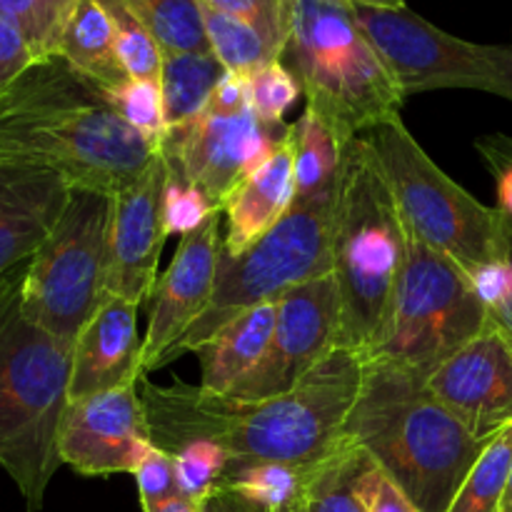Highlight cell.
I'll use <instances>...</instances> for the list:
<instances>
[{
	"label": "cell",
	"mask_w": 512,
	"mask_h": 512,
	"mask_svg": "<svg viewBox=\"0 0 512 512\" xmlns=\"http://www.w3.org/2000/svg\"><path fill=\"white\" fill-rule=\"evenodd\" d=\"M360 383V355L338 348L298 388L258 403H240L180 380L155 385L140 378L138 390L150 438L165 453L210 440L230 455V463L313 465L340 445Z\"/></svg>",
	"instance_id": "obj_1"
},
{
	"label": "cell",
	"mask_w": 512,
	"mask_h": 512,
	"mask_svg": "<svg viewBox=\"0 0 512 512\" xmlns=\"http://www.w3.org/2000/svg\"><path fill=\"white\" fill-rule=\"evenodd\" d=\"M158 148L63 58L35 63L0 95V163L50 168L73 188L115 195Z\"/></svg>",
	"instance_id": "obj_2"
},
{
	"label": "cell",
	"mask_w": 512,
	"mask_h": 512,
	"mask_svg": "<svg viewBox=\"0 0 512 512\" xmlns=\"http://www.w3.org/2000/svg\"><path fill=\"white\" fill-rule=\"evenodd\" d=\"M420 512H445L490 440H478L433 393L428 378L363 363V383L343 425Z\"/></svg>",
	"instance_id": "obj_3"
},
{
	"label": "cell",
	"mask_w": 512,
	"mask_h": 512,
	"mask_svg": "<svg viewBox=\"0 0 512 512\" xmlns=\"http://www.w3.org/2000/svg\"><path fill=\"white\" fill-rule=\"evenodd\" d=\"M405 225L383 168L363 135L340 155L333 208V280L338 288V348L363 355L388 320L405 265Z\"/></svg>",
	"instance_id": "obj_4"
},
{
	"label": "cell",
	"mask_w": 512,
	"mask_h": 512,
	"mask_svg": "<svg viewBox=\"0 0 512 512\" xmlns=\"http://www.w3.org/2000/svg\"><path fill=\"white\" fill-rule=\"evenodd\" d=\"M280 60L298 78L305 110L343 145L398 118L405 103L348 0H290V33Z\"/></svg>",
	"instance_id": "obj_5"
},
{
	"label": "cell",
	"mask_w": 512,
	"mask_h": 512,
	"mask_svg": "<svg viewBox=\"0 0 512 512\" xmlns=\"http://www.w3.org/2000/svg\"><path fill=\"white\" fill-rule=\"evenodd\" d=\"M70 373L73 345L30 323L15 300L0 318V465L28 512L43 508L45 490L63 465L58 438Z\"/></svg>",
	"instance_id": "obj_6"
},
{
	"label": "cell",
	"mask_w": 512,
	"mask_h": 512,
	"mask_svg": "<svg viewBox=\"0 0 512 512\" xmlns=\"http://www.w3.org/2000/svg\"><path fill=\"white\" fill-rule=\"evenodd\" d=\"M390 185L405 228L473 275L503 260L500 210L478 203L433 163L403 118L380 123L363 135Z\"/></svg>",
	"instance_id": "obj_7"
},
{
	"label": "cell",
	"mask_w": 512,
	"mask_h": 512,
	"mask_svg": "<svg viewBox=\"0 0 512 512\" xmlns=\"http://www.w3.org/2000/svg\"><path fill=\"white\" fill-rule=\"evenodd\" d=\"M405 233V265L393 305L363 363L395 365L430 378L445 358L488 325V308L458 263L408 228Z\"/></svg>",
	"instance_id": "obj_8"
},
{
	"label": "cell",
	"mask_w": 512,
	"mask_h": 512,
	"mask_svg": "<svg viewBox=\"0 0 512 512\" xmlns=\"http://www.w3.org/2000/svg\"><path fill=\"white\" fill-rule=\"evenodd\" d=\"M333 208L335 200L313 205L293 203L280 223L243 253H220L208 308L165 355L163 365L173 363L183 353H195L245 310L275 303L295 285L333 275Z\"/></svg>",
	"instance_id": "obj_9"
},
{
	"label": "cell",
	"mask_w": 512,
	"mask_h": 512,
	"mask_svg": "<svg viewBox=\"0 0 512 512\" xmlns=\"http://www.w3.org/2000/svg\"><path fill=\"white\" fill-rule=\"evenodd\" d=\"M113 195L70 190L63 215L28 260L20 313L63 343H75L108 295Z\"/></svg>",
	"instance_id": "obj_10"
},
{
	"label": "cell",
	"mask_w": 512,
	"mask_h": 512,
	"mask_svg": "<svg viewBox=\"0 0 512 512\" xmlns=\"http://www.w3.org/2000/svg\"><path fill=\"white\" fill-rule=\"evenodd\" d=\"M353 10L405 98L425 90L468 88L512 103V48L455 38L408 5L398 10L353 5Z\"/></svg>",
	"instance_id": "obj_11"
},
{
	"label": "cell",
	"mask_w": 512,
	"mask_h": 512,
	"mask_svg": "<svg viewBox=\"0 0 512 512\" xmlns=\"http://www.w3.org/2000/svg\"><path fill=\"white\" fill-rule=\"evenodd\" d=\"M288 125H268L245 108L240 113L205 110L193 123L168 128L160 155L168 175L185 180L225 213L238 190L270 160Z\"/></svg>",
	"instance_id": "obj_12"
},
{
	"label": "cell",
	"mask_w": 512,
	"mask_h": 512,
	"mask_svg": "<svg viewBox=\"0 0 512 512\" xmlns=\"http://www.w3.org/2000/svg\"><path fill=\"white\" fill-rule=\"evenodd\" d=\"M338 328L340 303L333 275L290 288L278 300L273 338L263 360L225 398L258 403L295 390L338 350Z\"/></svg>",
	"instance_id": "obj_13"
},
{
	"label": "cell",
	"mask_w": 512,
	"mask_h": 512,
	"mask_svg": "<svg viewBox=\"0 0 512 512\" xmlns=\"http://www.w3.org/2000/svg\"><path fill=\"white\" fill-rule=\"evenodd\" d=\"M153 448L138 385L70 400L63 415L58 453L85 478L138 470Z\"/></svg>",
	"instance_id": "obj_14"
},
{
	"label": "cell",
	"mask_w": 512,
	"mask_h": 512,
	"mask_svg": "<svg viewBox=\"0 0 512 512\" xmlns=\"http://www.w3.org/2000/svg\"><path fill=\"white\" fill-rule=\"evenodd\" d=\"M428 390L475 435L493 440L512 423V345L488 318L430 373Z\"/></svg>",
	"instance_id": "obj_15"
},
{
	"label": "cell",
	"mask_w": 512,
	"mask_h": 512,
	"mask_svg": "<svg viewBox=\"0 0 512 512\" xmlns=\"http://www.w3.org/2000/svg\"><path fill=\"white\" fill-rule=\"evenodd\" d=\"M168 165L160 150L148 168L113 195L108 240V295L140 305L153 298L165 233Z\"/></svg>",
	"instance_id": "obj_16"
},
{
	"label": "cell",
	"mask_w": 512,
	"mask_h": 512,
	"mask_svg": "<svg viewBox=\"0 0 512 512\" xmlns=\"http://www.w3.org/2000/svg\"><path fill=\"white\" fill-rule=\"evenodd\" d=\"M220 253V213H213L200 228L180 238L175 258L153 290V310L143 338V375L163 365L165 355L208 308Z\"/></svg>",
	"instance_id": "obj_17"
},
{
	"label": "cell",
	"mask_w": 512,
	"mask_h": 512,
	"mask_svg": "<svg viewBox=\"0 0 512 512\" xmlns=\"http://www.w3.org/2000/svg\"><path fill=\"white\" fill-rule=\"evenodd\" d=\"M140 378L145 375L138 305L120 295H105L73 343L70 400L138 385Z\"/></svg>",
	"instance_id": "obj_18"
},
{
	"label": "cell",
	"mask_w": 512,
	"mask_h": 512,
	"mask_svg": "<svg viewBox=\"0 0 512 512\" xmlns=\"http://www.w3.org/2000/svg\"><path fill=\"white\" fill-rule=\"evenodd\" d=\"M70 190L50 168L0 163V273L33 258L63 215Z\"/></svg>",
	"instance_id": "obj_19"
},
{
	"label": "cell",
	"mask_w": 512,
	"mask_h": 512,
	"mask_svg": "<svg viewBox=\"0 0 512 512\" xmlns=\"http://www.w3.org/2000/svg\"><path fill=\"white\" fill-rule=\"evenodd\" d=\"M295 200V170H293V135L290 125L285 138L273 150L268 163L238 190L225 208L228 233L223 238V253L238 255L263 238L273 225L280 223Z\"/></svg>",
	"instance_id": "obj_20"
},
{
	"label": "cell",
	"mask_w": 512,
	"mask_h": 512,
	"mask_svg": "<svg viewBox=\"0 0 512 512\" xmlns=\"http://www.w3.org/2000/svg\"><path fill=\"white\" fill-rule=\"evenodd\" d=\"M275 303L255 305L205 340L195 353L200 360V388L215 395H228L243 383L263 360L275 328Z\"/></svg>",
	"instance_id": "obj_21"
},
{
	"label": "cell",
	"mask_w": 512,
	"mask_h": 512,
	"mask_svg": "<svg viewBox=\"0 0 512 512\" xmlns=\"http://www.w3.org/2000/svg\"><path fill=\"white\" fill-rule=\"evenodd\" d=\"M58 58L73 65L103 93H110L128 80L115 50L113 20L100 0H80L65 28Z\"/></svg>",
	"instance_id": "obj_22"
},
{
	"label": "cell",
	"mask_w": 512,
	"mask_h": 512,
	"mask_svg": "<svg viewBox=\"0 0 512 512\" xmlns=\"http://www.w3.org/2000/svg\"><path fill=\"white\" fill-rule=\"evenodd\" d=\"M293 170H295V200L298 205L330 203L335 200L340 173V155L343 143L305 110L293 125Z\"/></svg>",
	"instance_id": "obj_23"
},
{
	"label": "cell",
	"mask_w": 512,
	"mask_h": 512,
	"mask_svg": "<svg viewBox=\"0 0 512 512\" xmlns=\"http://www.w3.org/2000/svg\"><path fill=\"white\" fill-rule=\"evenodd\" d=\"M225 73L228 70L213 53L163 55L160 90H163L165 125L180 128L200 118Z\"/></svg>",
	"instance_id": "obj_24"
},
{
	"label": "cell",
	"mask_w": 512,
	"mask_h": 512,
	"mask_svg": "<svg viewBox=\"0 0 512 512\" xmlns=\"http://www.w3.org/2000/svg\"><path fill=\"white\" fill-rule=\"evenodd\" d=\"M153 35L163 55L210 53L203 5L198 0H120Z\"/></svg>",
	"instance_id": "obj_25"
},
{
	"label": "cell",
	"mask_w": 512,
	"mask_h": 512,
	"mask_svg": "<svg viewBox=\"0 0 512 512\" xmlns=\"http://www.w3.org/2000/svg\"><path fill=\"white\" fill-rule=\"evenodd\" d=\"M358 445L340 438V445L313 470L303 503L308 512H365L358 495V478L368 465Z\"/></svg>",
	"instance_id": "obj_26"
},
{
	"label": "cell",
	"mask_w": 512,
	"mask_h": 512,
	"mask_svg": "<svg viewBox=\"0 0 512 512\" xmlns=\"http://www.w3.org/2000/svg\"><path fill=\"white\" fill-rule=\"evenodd\" d=\"M315 465H295V463H230L225 470L220 485L245 495V498L263 503L268 508L280 510L290 503L303 500L305 488L313 478Z\"/></svg>",
	"instance_id": "obj_27"
},
{
	"label": "cell",
	"mask_w": 512,
	"mask_h": 512,
	"mask_svg": "<svg viewBox=\"0 0 512 512\" xmlns=\"http://www.w3.org/2000/svg\"><path fill=\"white\" fill-rule=\"evenodd\" d=\"M512 470V423L500 430L455 493L445 512H498Z\"/></svg>",
	"instance_id": "obj_28"
},
{
	"label": "cell",
	"mask_w": 512,
	"mask_h": 512,
	"mask_svg": "<svg viewBox=\"0 0 512 512\" xmlns=\"http://www.w3.org/2000/svg\"><path fill=\"white\" fill-rule=\"evenodd\" d=\"M203 18L205 30H208L210 53L220 60V65L228 73L248 78L255 70L280 60L268 40L260 35V30H255L245 20L210 8H203Z\"/></svg>",
	"instance_id": "obj_29"
},
{
	"label": "cell",
	"mask_w": 512,
	"mask_h": 512,
	"mask_svg": "<svg viewBox=\"0 0 512 512\" xmlns=\"http://www.w3.org/2000/svg\"><path fill=\"white\" fill-rule=\"evenodd\" d=\"M80 0H0V15L13 20L28 40L35 60L58 58L65 28Z\"/></svg>",
	"instance_id": "obj_30"
},
{
	"label": "cell",
	"mask_w": 512,
	"mask_h": 512,
	"mask_svg": "<svg viewBox=\"0 0 512 512\" xmlns=\"http://www.w3.org/2000/svg\"><path fill=\"white\" fill-rule=\"evenodd\" d=\"M100 3L105 5L110 20H113L115 50H118V58L128 78L160 83V75H163V50L155 43L153 35L143 28V23L120 0H100Z\"/></svg>",
	"instance_id": "obj_31"
},
{
	"label": "cell",
	"mask_w": 512,
	"mask_h": 512,
	"mask_svg": "<svg viewBox=\"0 0 512 512\" xmlns=\"http://www.w3.org/2000/svg\"><path fill=\"white\" fill-rule=\"evenodd\" d=\"M110 108L120 115L123 123L143 133L153 143L160 145L163 135L168 133L165 125V108H163V90L155 80H138L128 78L123 85L105 93Z\"/></svg>",
	"instance_id": "obj_32"
},
{
	"label": "cell",
	"mask_w": 512,
	"mask_h": 512,
	"mask_svg": "<svg viewBox=\"0 0 512 512\" xmlns=\"http://www.w3.org/2000/svg\"><path fill=\"white\" fill-rule=\"evenodd\" d=\"M173 463L180 493L195 503H203L223 480L230 465V455L218 443L195 440L173 453Z\"/></svg>",
	"instance_id": "obj_33"
},
{
	"label": "cell",
	"mask_w": 512,
	"mask_h": 512,
	"mask_svg": "<svg viewBox=\"0 0 512 512\" xmlns=\"http://www.w3.org/2000/svg\"><path fill=\"white\" fill-rule=\"evenodd\" d=\"M248 85L250 108L268 125H283L285 113L303 95L298 78L283 60H275L265 68L255 70L253 75H248Z\"/></svg>",
	"instance_id": "obj_34"
},
{
	"label": "cell",
	"mask_w": 512,
	"mask_h": 512,
	"mask_svg": "<svg viewBox=\"0 0 512 512\" xmlns=\"http://www.w3.org/2000/svg\"><path fill=\"white\" fill-rule=\"evenodd\" d=\"M198 3L250 23L260 30L278 58H283L290 33V0H198Z\"/></svg>",
	"instance_id": "obj_35"
},
{
	"label": "cell",
	"mask_w": 512,
	"mask_h": 512,
	"mask_svg": "<svg viewBox=\"0 0 512 512\" xmlns=\"http://www.w3.org/2000/svg\"><path fill=\"white\" fill-rule=\"evenodd\" d=\"M213 213V205H210V200L205 198L198 188H193V185L185 183V180L168 175L163 203L165 233L180 235V238H183V235L200 228Z\"/></svg>",
	"instance_id": "obj_36"
},
{
	"label": "cell",
	"mask_w": 512,
	"mask_h": 512,
	"mask_svg": "<svg viewBox=\"0 0 512 512\" xmlns=\"http://www.w3.org/2000/svg\"><path fill=\"white\" fill-rule=\"evenodd\" d=\"M358 495L365 512H420L413 500L388 478L373 460L363 468L358 478Z\"/></svg>",
	"instance_id": "obj_37"
},
{
	"label": "cell",
	"mask_w": 512,
	"mask_h": 512,
	"mask_svg": "<svg viewBox=\"0 0 512 512\" xmlns=\"http://www.w3.org/2000/svg\"><path fill=\"white\" fill-rule=\"evenodd\" d=\"M135 483H138L140 505L160 503V500L170 498V495L180 493L178 480H175V463L173 455L165 453L160 448H150L143 463L135 470Z\"/></svg>",
	"instance_id": "obj_38"
},
{
	"label": "cell",
	"mask_w": 512,
	"mask_h": 512,
	"mask_svg": "<svg viewBox=\"0 0 512 512\" xmlns=\"http://www.w3.org/2000/svg\"><path fill=\"white\" fill-rule=\"evenodd\" d=\"M38 63L18 25L0 15V95L8 93Z\"/></svg>",
	"instance_id": "obj_39"
},
{
	"label": "cell",
	"mask_w": 512,
	"mask_h": 512,
	"mask_svg": "<svg viewBox=\"0 0 512 512\" xmlns=\"http://www.w3.org/2000/svg\"><path fill=\"white\" fill-rule=\"evenodd\" d=\"M480 155L493 170L495 183H498V210L512 218V138L508 135H488L478 143Z\"/></svg>",
	"instance_id": "obj_40"
},
{
	"label": "cell",
	"mask_w": 512,
	"mask_h": 512,
	"mask_svg": "<svg viewBox=\"0 0 512 512\" xmlns=\"http://www.w3.org/2000/svg\"><path fill=\"white\" fill-rule=\"evenodd\" d=\"M470 283H473L475 293H478V298L483 300V305L488 310H493L495 305L503 303V298L508 295L510 288V270L505 258L475 270V273L470 275Z\"/></svg>",
	"instance_id": "obj_41"
},
{
	"label": "cell",
	"mask_w": 512,
	"mask_h": 512,
	"mask_svg": "<svg viewBox=\"0 0 512 512\" xmlns=\"http://www.w3.org/2000/svg\"><path fill=\"white\" fill-rule=\"evenodd\" d=\"M245 108H250L248 78L245 75L225 73V78L218 83L205 110H210V113H240Z\"/></svg>",
	"instance_id": "obj_42"
},
{
	"label": "cell",
	"mask_w": 512,
	"mask_h": 512,
	"mask_svg": "<svg viewBox=\"0 0 512 512\" xmlns=\"http://www.w3.org/2000/svg\"><path fill=\"white\" fill-rule=\"evenodd\" d=\"M500 230H503V258L510 270V288L508 295L503 298V303H498L493 310H488V318L498 325L500 333H503L512 345V218L503 213H500Z\"/></svg>",
	"instance_id": "obj_43"
},
{
	"label": "cell",
	"mask_w": 512,
	"mask_h": 512,
	"mask_svg": "<svg viewBox=\"0 0 512 512\" xmlns=\"http://www.w3.org/2000/svg\"><path fill=\"white\" fill-rule=\"evenodd\" d=\"M200 510L203 512H275L273 508H268V505L255 503V500L245 498V495L235 493V490L230 488H223V485H218V488H215L203 503H200Z\"/></svg>",
	"instance_id": "obj_44"
},
{
	"label": "cell",
	"mask_w": 512,
	"mask_h": 512,
	"mask_svg": "<svg viewBox=\"0 0 512 512\" xmlns=\"http://www.w3.org/2000/svg\"><path fill=\"white\" fill-rule=\"evenodd\" d=\"M25 273H28V263L18 265V268H10L5 273H0V318L8 313L10 305L18 300L20 288H23Z\"/></svg>",
	"instance_id": "obj_45"
},
{
	"label": "cell",
	"mask_w": 512,
	"mask_h": 512,
	"mask_svg": "<svg viewBox=\"0 0 512 512\" xmlns=\"http://www.w3.org/2000/svg\"><path fill=\"white\" fill-rule=\"evenodd\" d=\"M140 508H143V512H203V510H200V503L185 498L183 493L170 495V498L160 500V503L140 505Z\"/></svg>",
	"instance_id": "obj_46"
},
{
	"label": "cell",
	"mask_w": 512,
	"mask_h": 512,
	"mask_svg": "<svg viewBox=\"0 0 512 512\" xmlns=\"http://www.w3.org/2000/svg\"><path fill=\"white\" fill-rule=\"evenodd\" d=\"M350 5H360V8H375V10H398L405 8V0H348Z\"/></svg>",
	"instance_id": "obj_47"
},
{
	"label": "cell",
	"mask_w": 512,
	"mask_h": 512,
	"mask_svg": "<svg viewBox=\"0 0 512 512\" xmlns=\"http://www.w3.org/2000/svg\"><path fill=\"white\" fill-rule=\"evenodd\" d=\"M498 512H512V470H510L508 488H505V495H503V500H500Z\"/></svg>",
	"instance_id": "obj_48"
},
{
	"label": "cell",
	"mask_w": 512,
	"mask_h": 512,
	"mask_svg": "<svg viewBox=\"0 0 512 512\" xmlns=\"http://www.w3.org/2000/svg\"><path fill=\"white\" fill-rule=\"evenodd\" d=\"M275 512H308V508H305L303 500H298V503H290V505H285V508H280Z\"/></svg>",
	"instance_id": "obj_49"
}]
</instances>
